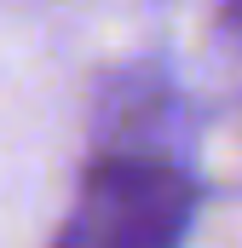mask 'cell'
<instances>
[{
	"mask_svg": "<svg viewBox=\"0 0 242 248\" xmlns=\"http://www.w3.org/2000/svg\"><path fill=\"white\" fill-rule=\"evenodd\" d=\"M231 12H237V17H242V0H231Z\"/></svg>",
	"mask_w": 242,
	"mask_h": 248,
	"instance_id": "obj_2",
	"label": "cell"
},
{
	"mask_svg": "<svg viewBox=\"0 0 242 248\" xmlns=\"http://www.w3.org/2000/svg\"><path fill=\"white\" fill-rule=\"evenodd\" d=\"M190 219V179L162 156H110L87 173L58 248H173Z\"/></svg>",
	"mask_w": 242,
	"mask_h": 248,
	"instance_id": "obj_1",
	"label": "cell"
}]
</instances>
